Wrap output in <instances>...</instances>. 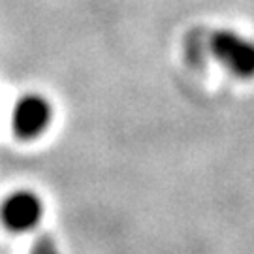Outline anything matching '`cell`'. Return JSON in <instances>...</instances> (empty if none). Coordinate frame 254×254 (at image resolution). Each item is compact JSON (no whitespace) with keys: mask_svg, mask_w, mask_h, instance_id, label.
Segmentation results:
<instances>
[{"mask_svg":"<svg viewBox=\"0 0 254 254\" xmlns=\"http://www.w3.org/2000/svg\"><path fill=\"white\" fill-rule=\"evenodd\" d=\"M209 49L232 75L239 79L254 77V40L236 30H217L209 40Z\"/></svg>","mask_w":254,"mask_h":254,"instance_id":"obj_1","label":"cell"},{"mask_svg":"<svg viewBox=\"0 0 254 254\" xmlns=\"http://www.w3.org/2000/svg\"><path fill=\"white\" fill-rule=\"evenodd\" d=\"M53 121V108L42 94H25L19 98L13 113L11 127L15 136L21 139H36L46 132Z\"/></svg>","mask_w":254,"mask_h":254,"instance_id":"obj_2","label":"cell"},{"mask_svg":"<svg viewBox=\"0 0 254 254\" xmlns=\"http://www.w3.org/2000/svg\"><path fill=\"white\" fill-rule=\"evenodd\" d=\"M42 217H44V203L38 194L30 190L11 192L0 207L2 224L15 234H27L34 230L40 224Z\"/></svg>","mask_w":254,"mask_h":254,"instance_id":"obj_3","label":"cell"}]
</instances>
